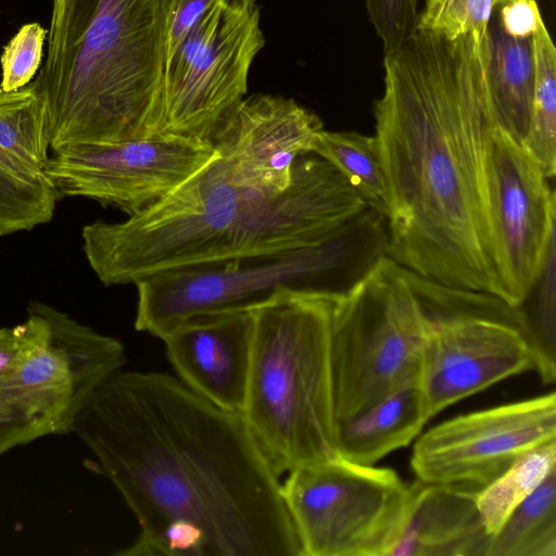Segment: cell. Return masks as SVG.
Listing matches in <instances>:
<instances>
[{
  "mask_svg": "<svg viewBox=\"0 0 556 556\" xmlns=\"http://www.w3.org/2000/svg\"><path fill=\"white\" fill-rule=\"evenodd\" d=\"M49 148L46 106L33 83L0 88V163L25 180H46Z\"/></svg>",
  "mask_w": 556,
  "mask_h": 556,
  "instance_id": "21",
  "label": "cell"
},
{
  "mask_svg": "<svg viewBox=\"0 0 556 556\" xmlns=\"http://www.w3.org/2000/svg\"><path fill=\"white\" fill-rule=\"evenodd\" d=\"M418 384L396 390L366 410L336 421L337 455L374 466L389 453L408 445L429 420Z\"/></svg>",
  "mask_w": 556,
  "mask_h": 556,
  "instance_id": "19",
  "label": "cell"
},
{
  "mask_svg": "<svg viewBox=\"0 0 556 556\" xmlns=\"http://www.w3.org/2000/svg\"><path fill=\"white\" fill-rule=\"evenodd\" d=\"M518 0H424L417 28L455 37L489 27L494 10Z\"/></svg>",
  "mask_w": 556,
  "mask_h": 556,
  "instance_id": "28",
  "label": "cell"
},
{
  "mask_svg": "<svg viewBox=\"0 0 556 556\" xmlns=\"http://www.w3.org/2000/svg\"><path fill=\"white\" fill-rule=\"evenodd\" d=\"M534 89L523 148L551 179L556 173V49L543 23L531 35Z\"/></svg>",
  "mask_w": 556,
  "mask_h": 556,
  "instance_id": "24",
  "label": "cell"
},
{
  "mask_svg": "<svg viewBox=\"0 0 556 556\" xmlns=\"http://www.w3.org/2000/svg\"><path fill=\"white\" fill-rule=\"evenodd\" d=\"M418 387L429 418L485 388L533 369L516 327L480 317L427 318Z\"/></svg>",
  "mask_w": 556,
  "mask_h": 556,
  "instance_id": "15",
  "label": "cell"
},
{
  "mask_svg": "<svg viewBox=\"0 0 556 556\" xmlns=\"http://www.w3.org/2000/svg\"><path fill=\"white\" fill-rule=\"evenodd\" d=\"M478 490L429 483L408 484V500L389 556H485L491 535L483 527Z\"/></svg>",
  "mask_w": 556,
  "mask_h": 556,
  "instance_id": "18",
  "label": "cell"
},
{
  "mask_svg": "<svg viewBox=\"0 0 556 556\" xmlns=\"http://www.w3.org/2000/svg\"><path fill=\"white\" fill-rule=\"evenodd\" d=\"M281 494L302 556H389L408 484L392 469L338 456L288 472Z\"/></svg>",
  "mask_w": 556,
  "mask_h": 556,
  "instance_id": "9",
  "label": "cell"
},
{
  "mask_svg": "<svg viewBox=\"0 0 556 556\" xmlns=\"http://www.w3.org/2000/svg\"><path fill=\"white\" fill-rule=\"evenodd\" d=\"M323 129L320 118L293 99L253 94L241 101L213 144L241 189L278 192Z\"/></svg>",
  "mask_w": 556,
  "mask_h": 556,
  "instance_id": "16",
  "label": "cell"
},
{
  "mask_svg": "<svg viewBox=\"0 0 556 556\" xmlns=\"http://www.w3.org/2000/svg\"><path fill=\"white\" fill-rule=\"evenodd\" d=\"M427 328L405 268L388 255L336 300L330 328L336 421L418 384Z\"/></svg>",
  "mask_w": 556,
  "mask_h": 556,
  "instance_id": "7",
  "label": "cell"
},
{
  "mask_svg": "<svg viewBox=\"0 0 556 556\" xmlns=\"http://www.w3.org/2000/svg\"><path fill=\"white\" fill-rule=\"evenodd\" d=\"M72 433L139 525L125 556H302L280 477L242 415L176 376L121 369Z\"/></svg>",
  "mask_w": 556,
  "mask_h": 556,
  "instance_id": "1",
  "label": "cell"
},
{
  "mask_svg": "<svg viewBox=\"0 0 556 556\" xmlns=\"http://www.w3.org/2000/svg\"><path fill=\"white\" fill-rule=\"evenodd\" d=\"M556 440V394L457 416L414 445L410 467L429 483L481 490L520 456Z\"/></svg>",
  "mask_w": 556,
  "mask_h": 556,
  "instance_id": "14",
  "label": "cell"
},
{
  "mask_svg": "<svg viewBox=\"0 0 556 556\" xmlns=\"http://www.w3.org/2000/svg\"><path fill=\"white\" fill-rule=\"evenodd\" d=\"M386 218L367 207L296 251L189 266L136 282L137 331L162 339L203 315L251 311L283 290L342 295L387 255Z\"/></svg>",
  "mask_w": 556,
  "mask_h": 556,
  "instance_id": "5",
  "label": "cell"
},
{
  "mask_svg": "<svg viewBox=\"0 0 556 556\" xmlns=\"http://www.w3.org/2000/svg\"><path fill=\"white\" fill-rule=\"evenodd\" d=\"M252 338V311H235L188 319L161 340L181 382L216 406L241 414Z\"/></svg>",
  "mask_w": 556,
  "mask_h": 556,
  "instance_id": "17",
  "label": "cell"
},
{
  "mask_svg": "<svg viewBox=\"0 0 556 556\" xmlns=\"http://www.w3.org/2000/svg\"><path fill=\"white\" fill-rule=\"evenodd\" d=\"M312 153L336 166L367 206L387 218L389 194L375 136L323 129L315 138Z\"/></svg>",
  "mask_w": 556,
  "mask_h": 556,
  "instance_id": "23",
  "label": "cell"
},
{
  "mask_svg": "<svg viewBox=\"0 0 556 556\" xmlns=\"http://www.w3.org/2000/svg\"><path fill=\"white\" fill-rule=\"evenodd\" d=\"M298 157L278 192L243 190L237 220L213 263L283 254L318 243L368 206L330 162Z\"/></svg>",
  "mask_w": 556,
  "mask_h": 556,
  "instance_id": "13",
  "label": "cell"
},
{
  "mask_svg": "<svg viewBox=\"0 0 556 556\" xmlns=\"http://www.w3.org/2000/svg\"><path fill=\"white\" fill-rule=\"evenodd\" d=\"M485 556H556V471L491 535Z\"/></svg>",
  "mask_w": 556,
  "mask_h": 556,
  "instance_id": "22",
  "label": "cell"
},
{
  "mask_svg": "<svg viewBox=\"0 0 556 556\" xmlns=\"http://www.w3.org/2000/svg\"><path fill=\"white\" fill-rule=\"evenodd\" d=\"M217 0H162L164 63Z\"/></svg>",
  "mask_w": 556,
  "mask_h": 556,
  "instance_id": "31",
  "label": "cell"
},
{
  "mask_svg": "<svg viewBox=\"0 0 556 556\" xmlns=\"http://www.w3.org/2000/svg\"><path fill=\"white\" fill-rule=\"evenodd\" d=\"M219 153V152H218ZM242 189L218 154L148 208L122 223L84 226L83 250L105 286L213 263L233 227Z\"/></svg>",
  "mask_w": 556,
  "mask_h": 556,
  "instance_id": "8",
  "label": "cell"
},
{
  "mask_svg": "<svg viewBox=\"0 0 556 556\" xmlns=\"http://www.w3.org/2000/svg\"><path fill=\"white\" fill-rule=\"evenodd\" d=\"M555 233L551 237L534 282L535 299L530 311H522L523 337L530 349L533 370L544 383L556 380V282Z\"/></svg>",
  "mask_w": 556,
  "mask_h": 556,
  "instance_id": "26",
  "label": "cell"
},
{
  "mask_svg": "<svg viewBox=\"0 0 556 556\" xmlns=\"http://www.w3.org/2000/svg\"><path fill=\"white\" fill-rule=\"evenodd\" d=\"M218 154L212 142L159 134L58 149L45 175L59 198H88L130 216L169 194Z\"/></svg>",
  "mask_w": 556,
  "mask_h": 556,
  "instance_id": "11",
  "label": "cell"
},
{
  "mask_svg": "<svg viewBox=\"0 0 556 556\" xmlns=\"http://www.w3.org/2000/svg\"><path fill=\"white\" fill-rule=\"evenodd\" d=\"M484 163L500 298L519 307L531 293L555 233V192L535 160L497 124L489 129Z\"/></svg>",
  "mask_w": 556,
  "mask_h": 556,
  "instance_id": "12",
  "label": "cell"
},
{
  "mask_svg": "<svg viewBox=\"0 0 556 556\" xmlns=\"http://www.w3.org/2000/svg\"><path fill=\"white\" fill-rule=\"evenodd\" d=\"M365 5L384 53L397 48L417 28L419 0H365Z\"/></svg>",
  "mask_w": 556,
  "mask_h": 556,
  "instance_id": "30",
  "label": "cell"
},
{
  "mask_svg": "<svg viewBox=\"0 0 556 556\" xmlns=\"http://www.w3.org/2000/svg\"><path fill=\"white\" fill-rule=\"evenodd\" d=\"M264 45L257 0H217L164 63L162 134L213 143Z\"/></svg>",
  "mask_w": 556,
  "mask_h": 556,
  "instance_id": "10",
  "label": "cell"
},
{
  "mask_svg": "<svg viewBox=\"0 0 556 556\" xmlns=\"http://www.w3.org/2000/svg\"><path fill=\"white\" fill-rule=\"evenodd\" d=\"M28 337L26 323L0 329V378L24 349Z\"/></svg>",
  "mask_w": 556,
  "mask_h": 556,
  "instance_id": "33",
  "label": "cell"
},
{
  "mask_svg": "<svg viewBox=\"0 0 556 556\" xmlns=\"http://www.w3.org/2000/svg\"><path fill=\"white\" fill-rule=\"evenodd\" d=\"M340 295L283 290L254 307L241 415L276 473L338 457L330 328Z\"/></svg>",
  "mask_w": 556,
  "mask_h": 556,
  "instance_id": "4",
  "label": "cell"
},
{
  "mask_svg": "<svg viewBox=\"0 0 556 556\" xmlns=\"http://www.w3.org/2000/svg\"><path fill=\"white\" fill-rule=\"evenodd\" d=\"M48 30L38 23L23 25L7 43L0 58V88L14 91L30 83L42 61Z\"/></svg>",
  "mask_w": 556,
  "mask_h": 556,
  "instance_id": "29",
  "label": "cell"
},
{
  "mask_svg": "<svg viewBox=\"0 0 556 556\" xmlns=\"http://www.w3.org/2000/svg\"><path fill=\"white\" fill-rule=\"evenodd\" d=\"M489 83L497 125L523 146L529 130L534 89L532 39L490 28Z\"/></svg>",
  "mask_w": 556,
  "mask_h": 556,
  "instance_id": "20",
  "label": "cell"
},
{
  "mask_svg": "<svg viewBox=\"0 0 556 556\" xmlns=\"http://www.w3.org/2000/svg\"><path fill=\"white\" fill-rule=\"evenodd\" d=\"M58 199L48 179L25 180L0 163V237L49 223Z\"/></svg>",
  "mask_w": 556,
  "mask_h": 556,
  "instance_id": "27",
  "label": "cell"
},
{
  "mask_svg": "<svg viewBox=\"0 0 556 556\" xmlns=\"http://www.w3.org/2000/svg\"><path fill=\"white\" fill-rule=\"evenodd\" d=\"M489 27L455 37L416 28L384 53L375 102L388 194L387 255L440 285L494 294L485 148L497 124Z\"/></svg>",
  "mask_w": 556,
  "mask_h": 556,
  "instance_id": "2",
  "label": "cell"
},
{
  "mask_svg": "<svg viewBox=\"0 0 556 556\" xmlns=\"http://www.w3.org/2000/svg\"><path fill=\"white\" fill-rule=\"evenodd\" d=\"M162 0H52L33 83L52 151L162 134Z\"/></svg>",
  "mask_w": 556,
  "mask_h": 556,
  "instance_id": "3",
  "label": "cell"
},
{
  "mask_svg": "<svg viewBox=\"0 0 556 556\" xmlns=\"http://www.w3.org/2000/svg\"><path fill=\"white\" fill-rule=\"evenodd\" d=\"M554 471L556 440L527 452L498 478L479 490L476 503L486 533H496L513 510Z\"/></svg>",
  "mask_w": 556,
  "mask_h": 556,
  "instance_id": "25",
  "label": "cell"
},
{
  "mask_svg": "<svg viewBox=\"0 0 556 556\" xmlns=\"http://www.w3.org/2000/svg\"><path fill=\"white\" fill-rule=\"evenodd\" d=\"M24 349L0 378V457L48 435L72 433L93 392L124 368V344L33 301Z\"/></svg>",
  "mask_w": 556,
  "mask_h": 556,
  "instance_id": "6",
  "label": "cell"
},
{
  "mask_svg": "<svg viewBox=\"0 0 556 556\" xmlns=\"http://www.w3.org/2000/svg\"><path fill=\"white\" fill-rule=\"evenodd\" d=\"M542 21L535 0H518L498 9L497 24L513 36H531Z\"/></svg>",
  "mask_w": 556,
  "mask_h": 556,
  "instance_id": "32",
  "label": "cell"
}]
</instances>
